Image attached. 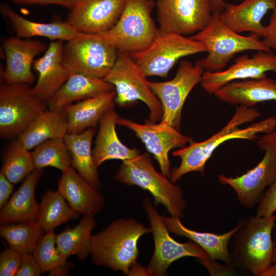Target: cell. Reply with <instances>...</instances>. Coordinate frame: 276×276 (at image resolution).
Masks as SVG:
<instances>
[{"instance_id":"1","label":"cell","mask_w":276,"mask_h":276,"mask_svg":"<svg viewBox=\"0 0 276 276\" xmlns=\"http://www.w3.org/2000/svg\"><path fill=\"white\" fill-rule=\"evenodd\" d=\"M261 115L252 107L239 105L227 123L218 132L200 142L192 141L187 147L172 152L180 158L179 165L173 168L169 177L175 183L187 173L198 172L204 174L206 162L216 148L224 142L233 139L254 140L260 133H268L276 129V116L268 117L245 128L240 126L252 122Z\"/></svg>"},{"instance_id":"2","label":"cell","mask_w":276,"mask_h":276,"mask_svg":"<svg viewBox=\"0 0 276 276\" xmlns=\"http://www.w3.org/2000/svg\"><path fill=\"white\" fill-rule=\"evenodd\" d=\"M150 227L133 218L118 219L91 236L90 254L95 265L128 275L139 255L138 241Z\"/></svg>"},{"instance_id":"3","label":"cell","mask_w":276,"mask_h":276,"mask_svg":"<svg viewBox=\"0 0 276 276\" xmlns=\"http://www.w3.org/2000/svg\"><path fill=\"white\" fill-rule=\"evenodd\" d=\"M276 220L269 216H249L232 236L229 244L231 264L237 268L263 276L273 263L272 233Z\"/></svg>"},{"instance_id":"4","label":"cell","mask_w":276,"mask_h":276,"mask_svg":"<svg viewBox=\"0 0 276 276\" xmlns=\"http://www.w3.org/2000/svg\"><path fill=\"white\" fill-rule=\"evenodd\" d=\"M168 177L156 170L147 153L123 161L114 176L118 181L148 191L155 204L163 205L171 216L181 219L187 208L183 192Z\"/></svg>"},{"instance_id":"5","label":"cell","mask_w":276,"mask_h":276,"mask_svg":"<svg viewBox=\"0 0 276 276\" xmlns=\"http://www.w3.org/2000/svg\"><path fill=\"white\" fill-rule=\"evenodd\" d=\"M221 12H213L208 25L202 30L189 36L202 43L208 55L197 62L209 72L222 71L237 53L246 51L271 52L257 35L245 36L228 28L221 20Z\"/></svg>"},{"instance_id":"6","label":"cell","mask_w":276,"mask_h":276,"mask_svg":"<svg viewBox=\"0 0 276 276\" xmlns=\"http://www.w3.org/2000/svg\"><path fill=\"white\" fill-rule=\"evenodd\" d=\"M153 0H126L116 24L101 33L117 49L130 54L149 47L160 33L151 16Z\"/></svg>"},{"instance_id":"7","label":"cell","mask_w":276,"mask_h":276,"mask_svg":"<svg viewBox=\"0 0 276 276\" xmlns=\"http://www.w3.org/2000/svg\"><path fill=\"white\" fill-rule=\"evenodd\" d=\"M115 47L101 33H82L63 44L62 62L70 73L104 78L118 56Z\"/></svg>"},{"instance_id":"8","label":"cell","mask_w":276,"mask_h":276,"mask_svg":"<svg viewBox=\"0 0 276 276\" xmlns=\"http://www.w3.org/2000/svg\"><path fill=\"white\" fill-rule=\"evenodd\" d=\"M103 79L112 84L115 102L120 106L143 101L149 110V123L162 119L160 102L150 87L146 77L129 55L118 51L117 59Z\"/></svg>"},{"instance_id":"9","label":"cell","mask_w":276,"mask_h":276,"mask_svg":"<svg viewBox=\"0 0 276 276\" xmlns=\"http://www.w3.org/2000/svg\"><path fill=\"white\" fill-rule=\"evenodd\" d=\"M259 148L264 152L257 166L235 177L224 175L218 176L220 183L227 185L235 192L238 201L250 209L256 206L265 191L276 179V134L265 133L258 139Z\"/></svg>"},{"instance_id":"10","label":"cell","mask_w":276,"mask_h":276,"mask_svg":"<svg viewBox=\"0 0 276 276\" xmlns=\"http://www.w3.org/2000/svg\"><path fill=\"white\" fill-rule=\"evenodd\" d=\"M44 102L29 84H3L0 88L1 137H18L45 110Z\"/></svg>"},{"instance_id":"11","label":"cell","mask_w":276,"mask_h":276,"mask_svg":"<svg viewBox=\"0 0 276 276\" xmlns=\"http://www.w3.org/2000/svg\"><path fill=\"white\" fill-rule=\"evenodd\" d=\"M160 32V31H159ZM206 52L200 41L174 33H160L146 49L128 54L146 77H166L178 59Z\"/></svg>"},{"instance_id":"12","label":"cell","mask_w":276,"mask_h":276,"mask_svg":"<svg viewBox=\"0 0 276 276\" xmlns=\"http://www.w3.org/2000/svg\"><path fill=\"white\" fill-rule=\"evenodd\" d=\"M153 236L154 248L152 256L146 267L149 275L164 276L170 265L176 260L192 257L196 259L209 257L206 252L192 241L179 243L169 234L165 222L149 198L143 201Z\"/></svg>"},{"instance_id":"13","label":"cell","mask_w":276,"mask_h":276,"mask_svg":"<svg viewBox=\"0 0 276 276\" xmlns=\"http://www.w3.org/2000/svg\"><path fill=\"white\" fill-rule=\"evenodd\" d=\"M204 70L197 62L182 60L175 76L165 82H149L159 100L163 114L161 122L179 130L184 103L193 88L200 83Z\"/></svg>"},{"instance_id":"14","label":"cell","mask_w":276,"mask_h":276,"mask_svg":"<svg viewBox=\"0 0 276 276\" xmlns=\"http://www.w3.org/2000/svg\"><path fill=\"white\" fill-rule=\"evenodd\" d=\"M155 6L160 33L195 34L208 25L213 14L211 0H156Z\"/></svg>"},{"instance_id":"15","label":"cell","mask_w":276,"mask_h":276,"mask_svg":"<svg viewBox=\"0 0 276 276\" xmlns=\"http://www.w3.org/2000/svg\"><path fill=\"white\" fill-rule=\"evenodd\" d=\"M118 124L135 133L156 160L161 172L168 177L171 173L169 151L174 148H183L192 141L190 137L180 133L178 130L161 122L141 124L119 117Z\"/></svg>"},{"instance_id":"16","label":"cell","mask_w":276,"mask_h":276,"mask_svg":"<svg viewBox=\"0 0 276 276\" xmlns=\"http://www.w3.org/2000/svg\"><path fill=\"white\" fill-rule=\"evenodd\" d=\"M269 71L276 72V54L257 51L251 57L243 55L237 58L232 66L224 71L204 72L200 84L206 92L214 94L230 82L265 77Z\"/></svg>"},{"instance_id":"17","label":"cell","mask_w":276,"mask_h":276,"mask_svg":"<svg viewBox=\"0 0 276 276\" xmlns=\"http://www.w3.org/2000/svg\"><path fill=\"white\" fill-rule=\"evenodd\" d=\"M126 0H76L66 21L78 32L101 33L119 19Z\"/></svg>"},{"instance_id":"18","label":"cell","mask_w":276,"mask_h":276,"mask_svg":"<svg viewBox=\"0 0 276 276\" xmlns=\"http://www.w3.org/2000/svg\"><path fill=\"white\" fill-rule=\"evenodd\" d=\"M48 47L39 40L12 37L5 40L4 49L5 67L2 77L7 83L33 84L35 80L31 67L35 57Z\"/></svg>"},{"instance_id":"19","label":"cell","mask_w":276,"mask_h":276,"mask_svg":"<svg viewBox=\"0 0 276 276\" xmlns=\"http://www.w3.org/2000/svg\"><path fill=\"white\" fill-rule=\"evenodd\" d=\"M63 47V41H52L43 56L33 62L38 77L33 89L43 101H49L69 76L62 62Z\"/></svg>"},{"instance_id":"20","label":"cell","mask_w":276,"mask_h":276,"mask_svg":"<svg viewBox=\"0 0 276 276\" xmlns=\"http://www.w3.org/2000/svg\"><path fill=\"white\" fill-rule=\"evenodd\" d=\"M57 191L76 212L95 216L102 209L104 197L72 166L62 172Z\"/></svg>"},{"instance_id":"21","label":"cell","mask_w":276,"mask_h":276,"mask_svg":"<svg viewBox=\"0 0 276 276\" xmlns=\"http://www.w3.org/2000/svg\"><path fill=\"white\" fill-rule=\"evenodd\" d=\"M270 10H276V0H244L237 5L226 4L220 17L238 33L250 32L263 37L265 26L262 25V19Z\"/></svg>"},{"instance_id":"22","label":"cell","mask_w":276,"mask_h":276,"mask_svg":"<svg viewBox=\"0 0 276 276\" xmlns=\"http://www.w3.org/2000/svg\"><path fill=\"white\" fill-rule=\"evenodd\" d=\"M214 95L224 103L252 107L261 102L276 101V80L265 77L233 81Z\"/></svg>"},{"instance_id":"23","label":"cell","mask_w":276,"mask_h":276,"mask_svg":"<svg viewBox=\"0 0 276 276\" xmlns=\"http://www.w3.org/2000/svg\"><path fill=\"white\" fill-rule=\"evenodd\" d=\"M168 229L177 236L189 239L201 247L213 260L231 264L229 252V244L234 233L242 224L241 219L229 231L222 234L209 232H200L186 227L180 219L172 216H162Z\"/></svg>"},{"instance_id":"24","label":"cell","mask_w":276,"mask_h":276,"mask_svg":"<svg viewBox=\"0 0 276 276\" xmlns=\"http://www.w3.org/2000/svg\"><path fill=\"white\" fill-rule=\"evenodd\" d=\"M119 117L113 108L109 109L99 121V129L93 151L94 162L98 167L104 162L120 159L123 162L140 155V151L124 145L116 130Z\"/></svg>"},{"instance_id":"25","label":"cell","mask_w":276,"mask_h":276,"mask_svg":"<svg viewBox=\"0 0 276 276\" xmlns=\"http://www.w3.org/2000/svg\"><path fill=\"white\" fill-rule=\"evenodd\" d=\"M116 96L114 89L66 106L63 110L67 120V133H79L94 127L107 111L114 108Z\"/></svg>"},{"instance_id":"26","label":"cell","mask_w":276,"mask_h":276,"mask_svg":"<svg viewBox=\"0 0 276 276\" xmlns=\"http://www.w3.org/2000/svg\"><path fill=\"white\" fill-rule=\"evenodd\" d=\"M114 89L103 78L70 73L65 82L48 101L50 109H63L67 105Z\"/></svg>"},{"instance_id":"27","label":"cell","mask_w":276,"mask_h":276,"mask_svg":"<svg viewBox=\"0 0 276 276\" xmlns=\"http://www.w3.org/2000/svg\"><path fill=\"white\" fill-rule=\"evenodd\" d=\"M43 172V169H35L25 178L18 189L1 209V224L36 219L39 204L35 199V191Z\"/></svg>"},{"instance_id":"28","label":"cell","mask_w":276,"mask_h":276,"mask_svg":"<svg viewBox=\"0 0 276 276\" xmlns=\"http://www.w3.org/2000/svg\"><path fill=\"white\" fill-rule=\"evenodd\" d=\"M0 11L2 15L11 22L16 36L22 38L39 36L53 40L67 41L79 33L66 21L41 23L28 20L5 3L1 4Z\"/></svg>"},{"instance_id":"29","label":"cell","mask_w":276,"mask_h":276,"mask_svg":"<svg viewBox=\"0 0 276 276\" xmlns=\"http://www.w3.org/2000/svg\"><path fill=\"white\" fill-rule=\"evenodd\" d=\"M68 132L63 109H50L39 114L17 139L29 150L50 140L63 139Z\"/></svg>"},{"instance_id":"30","label":"cell","mask_w":276,"mask_h":276,"mask_svg":"<svg viewBox=\"0 0 276 276\" xmlns=\"http://www.w3.org/2000/svg\"><path fill=\"white\" fill-rule=\"evenodd\" d=\"M95 129L91 127L79 133H67L63 141L69 151L72 167L93 187L98 189L100 182L98 167L91 150Z\"/></svg>"},{"instance_id":"31","label":"cell","mask_w":276,"mask_h":276,"mask_svg":"<svg viewBox=\"0 0 276 276\" xmlns=\"http://www.w3.org/2000/svg\"><path fill=\"white\" fill-rule=\"evenodd\" d=\"M96 226L94 216H84L74 227L66 228L56 235V243L59 252L65 258L75 255L80 260L90 254L91 232Z\"/></svg>"},{"instance_id":"32","label":"cell","mask_w":276,"mask_h":276,"mask_svg":"<svg viewBox=\"0 0 276 276\" xmlns=\"http://www.w3.org/2000/svg\"><path fill=\"white\" fill-rule=\"evenodd\" d=\"M66 201L58 191L47 190L42 196L35 220L45 232L79 217Z\"/></svg>"},{"instance_id":"33","label":"cell","mask_w":276,"mask_h":276,"mask_svg":"<svg viewBox=\"0 0 276 276\" xmlns=\"http://www.w3.org/2000/svg\"><path fill=\"white\" fill-rule=\"evenodd\" d=\"M45 231L35 219L1 224L0 236L21 254H33Z\"/></svg>"},{"instance_id":"34","label":"cell","mask_w":276,"mask_h":276,"mask_svg":"<svg viewBox=\"0 0 276 276\" xmlns=\"http://www.w3.org/2000/svg\"><path fill=\"white\" fill-rule=\"evenodd\" d=\"M29 151L17 139L11 144L3 158L1 172L14 185L35 169Z\"/></svg>"},{"instance_id":"35","label":"cell","mask_w":276,"mask_h":276,"mask_svg":"<svg viewBox=\"0 0 276 276\" xmlns=\"http://www.w3.org/2000/svg\"><path fill=\"white\" fill-rule=\"evenodd\" d=\"M31 154L37 169L51 167L63 172L72 166L71 155L63 139L45 141L36 147Z\"/></svg>"},{"instance_id":"36","label":"cell","mask_w":276,"mask_h":276,"mask_svg":"<svg viewBox=\"0 0 276 276\" xmlns=\"http://www.w3.org/2000/svg\"><path fill=\"white\" fill-rule=\"evenodd\" d=\"M56 237L55 229L47 232L33 253L42 272H50L67 262L57 248Z\"/></svg>"},{"instance_id":"37","label":"cell","mask_w":276,"mask_h":276,"mask_svg":"<svg viewBox=\"0 0 276 276\" xmlns=\"http://www.w3.org/2000/svg\"><path fill=\"white\" fill-rule=\"evenodd\" d=\"M21 254L9 247L0 255V275L14 276L21 264Z\"/></svg>"},{"instance_id":"38","label":"cell","mask_w":276,"mask_h":276,"mask_svg":"<svg viewBox=\"0 0 276 276\" xmlns=\"http://www.w3.org/2000/svg\"><path fill=\"white\" fill-rule=\"evenodd\" d=\"M276 212V179L265 190L257 205L256 216H269Z\"/></svg>"},{"instance_id":"39","label":"cell","mask_w":276,"mask_h":276,"mask_svg":"<svg viewBox=\"0 0 276 276\" xmlns=\"http://www.w3.org/2000/svg\"><path fill=\"white\" fill-rule=\"evenodd\" d=\"M197 261L207 269L211 276L233 275L236 273L237 268L232 264H223L209 257L197 259Z\"/></svg>"},{"instance_id":"40","label":"cell","mask_w":276,"mask_h":276,"mask_svg":"<svg viewBox=\"0 0 276 276\" xmlns=\"http://www.w3.org/2000/svg\"><path fill=\"white\" fill-rule=\"evenodd\" d=\"M42 272L33 254H21V264L16 276H39Z\"/></svg>"},{"instance_id":"41","label":"cell","mask_w":276,"mask_h":276,"mask_svg":"<svg viewBox=\"0 0 276 276\" xmlns=\"http://www.w3.org/2000/svg\"><path fill=\"white\" fill-rule=\"evenodd\" d=\"M263 43L268 49H273L276 54V10L273 11L265 31Z\"/></svg>"},{"instance_id":"42","label":"cell","mask_w":276,"mask_h":276,"mask_svg":"<svg viewBox=\"0 0 276 276\" xmlns=\"http://www.w3.org/2000/svg\"><path fill=\"white\" fill-rule=\"evenodd\" d=\"M17 5H55L71 9L76 0H9Z\"/></svg>"},{"instance_id":"43","label":"cell","mask_w":276,"mask_h":276,"mask_svg":"<svg viewBox=\"0 0 276 276\" xmlns=\"http://www.w3.org/2000/svg\"><path fill=\"white\" fill-rule=\"evenodd\" d=\"M14 184L10 182L0 172V208L1 209L9 200L10 196L13 190Z\"/></svg>"},{"instance_id":"44","label":"cell","mask_w":276,"mask_h":276,"mask_svg":"<svg viewBox=\"0 0 276 276\" xmlns=\"http://www.w3.org/2000/svg\"><path fill=\"white\" fill-rule=\"evenodd\" d=\"M72 267V264L68 262L57 267L53 270L49 272V275L51 276H64L67 275Z\"/></svg>"},{"instance_id":"45","label":"cell","mask_w":276,"mask_h":276,"mask_svg":"<svg viewBox=\"0 0 276 276\" xmlns=\"http://www.w3.org/2000/svg\"><path fill=\"white\" fill-rule=\"evenodd\" d=\"M226 4L223 0H211L212 12H221L225 9Z\"/></svg>"},{"instance_id":"46","label":"cell","mask_w":276,"mask_h":276,"mask_svg":"<svg viewBox=\"0 0 276 276\" xmlns=\"http://www.w3.org/2000/svg\"><path fill=\"white\" fill-rule=\"evenodd\" d=\"M273 257L272 264L276 267V220L273 231Z\"/></svg>"},{"instance_id":"47","label":"cell","mask_w":276,"mask_h":276,"mask_svg":"<svg viewBox=\"0 0 276 276\" xmlns=\"http://www.w3.org/2000/svg\"><path fill=\"white\" fill-rule=\"evenodd\" d=\"M274 133H275V134H276V131H274Z\"/></svg>"}]
</instances>
